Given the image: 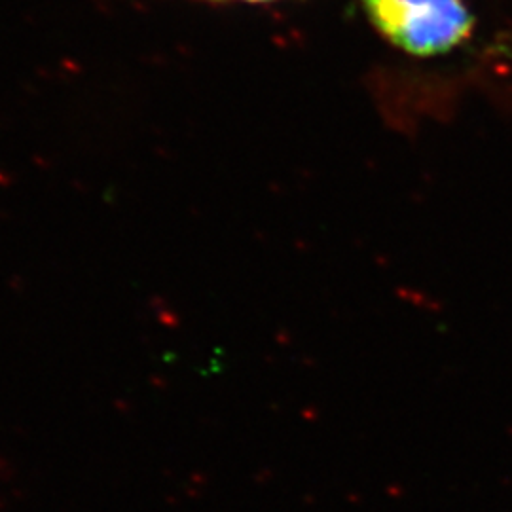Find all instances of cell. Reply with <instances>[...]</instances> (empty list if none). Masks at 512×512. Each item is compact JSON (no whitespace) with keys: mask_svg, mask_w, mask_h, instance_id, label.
<instances>
[{"mask_svg":"<svg viewBox=\"0 0 512 512\" xmlns=\"http://www.w3.org/2000/svg\"><path fill=\"white\" fill-rule=\"evenodd\" d=\"M363 6L393 46L418 57L452 52L475 27L465 0H363Z\"/></svg>","mask_w":512,"mask_h":512,"instance_id":"obj_1","label":"cell"},{"mask_svg":"<svg viewBox=\"0 0 512 512\" xmlns=\"http://www.w3.org/2000/svg\"><path fill=\"white\" fill-rule=\"evenodd\" d=\"M251 2H262V0H251Z\"/></svg>","mask_w":512,"mask_h":512,"instance_id":"obj_2","label":"cell"},{"mask_svg":"<svg viewBox=\"0 0 512 512\" xmlns=\"http://www.w3.org/2000/svg\"><path fill=\"white\" fill-rule=\"evenodd\" d=\"M509 54H511V55H512V50H511V52H509Z\"/></svg>","mask_w":512,"mask_h":512,"instance_id":"obj_3","label":"cell"}]
</instances>
